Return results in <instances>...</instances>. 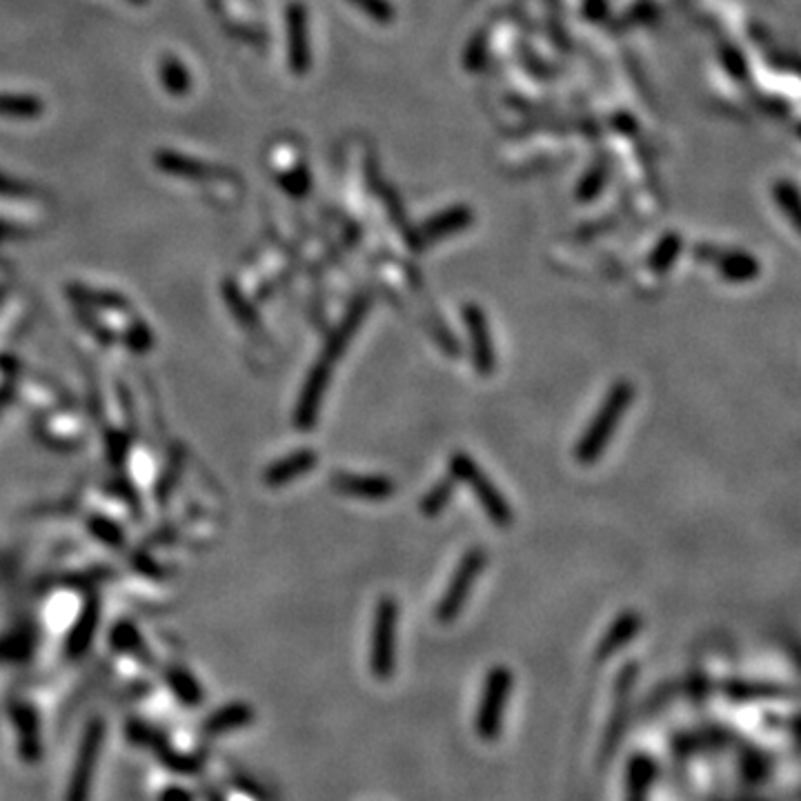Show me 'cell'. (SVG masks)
Returning <instances> with one entry per match:
<instances>
[{
    "label": "cell",
    "mask_w": 801,
    "mask_h": 801,
    "mask_svg": "<svg viewBox=\"0 0 801 801\" xmlns=\"http://www.w3.org/2000/svg\"><path fill=\"white\" fill-rule=\"evenodd\" d=\"M657 764L648 755H632L626 775V801H648L655 784Z\"/></svg>",
    "instance_id": "4fadbf2b"
},
{
    "label": "cell",
    "mask_w": 801,
    "mask_h": 801,
    "mask_svg": "<svg viewBox=\"0 0 801 801\" xmlns=\"http://www.w3.org/2000/svg\"><path fill=\"white\" fill-rule=\"evenodd\" d=\"M454 490H457V481H454L452 474L450 477H443L434 483V486L425 492L419 501V510L423 517H428V519L439 517V514L450 506Z\"/></svg>",
    "instance_id": "e0dca14e"
},
{
    "label": "cell",
    "mask_w": 801,
    "mask_h": 801,
    "mask_svg": "<svg viewBox=\"0 0 801 801\" xmlns=\"http://www.w3.org/2000/svg\"><path fill=\"white\" fill-rule=\"evenodd\" d=\"M103 737H105V728H103L101 719H94L92 724H87L85 735L81 739V746H78V753L74 759L72 775H69L65 801H89L92 799V788H94V777H96V768H98V757H101Z\"/></svg>",
    "instance_id": "8992f818"
},
{
    "label": "cell",
    "mask_w": 801,
    "mask_h": 801,
    "mask_svg": "<svg viewBox=\"0 0 801 801\" xmlns=\"http://www.w3.org/2000/svg\"><path fill=\"white\" fill-rule=\"evenodd\" d=\"M641 628H644V617H641L637 610L619 612V615L612 619L608 630L601 635L595 650V659L606 661L610 657H615L619 650L626 648L630 641L639 635Z\"/></svg>",
    "instance_id": "8fae6325"
},
{
    "label": "cell",
    "mask_w": 801,
    "mask_h": 801,
    "mask_svg": "<svg viewBox=\"0 0 801 801\" xmlns=\"http://www.w3.org/2000/svg\"><path fill=\"white\" fill-rule=\"evenodd\" d=\"M332 486L348 497L363 501H388L397 494V483L383 474L336 472L332 474Z\"/></svg>",
    "instance_id": "9c48e42d"
},
{
    "label": "cell",
    "mask_w": 801,
    "mask_h": 801,
    "mask_svg": "<svg viewBox=\"0 0 801 801\" xmlns=\"http://www.w3.org/2000/svg\"><path fill=\"white\" fill-rule=\"evenodd\" d=\"M514 686V675L508 666H492L483 681V690L474 712V733L481 741H497L503 733V721Z\"/></svg>",
    "instance_id": "277c9868"
},
{
    "label": "cell",
    "mask_w": 801,
    "mask_h": 801,
    "mask_svg": "<svg viewBox=\"0 0 801 801\" xmlns=\"http://www.w3.org/2000/svg\"><path fill=\"white\" fill-rule=\"evenodd\" d=\"M330 374H332V363L328 359L319 361L312 368L308 381L303 385L299 405H296V425H299V430H310L316 423L325 390H328L330 385Z\"/></svg>",
    "instance_id": "30bf717a"
},
{
    "label": "cell",
    "mask_w": 801,
    "mask_h": 801,
    "mask_svg": "<svg viewBox=\"0 0 801 801\" xmlns=\"http://www.w3.org/2000/svg\"><path fill=\"white\" fill-rule=\"evenodd\" d=\"M632 401H635V385L630 381L621 379L610 385V390L606 397H603L595 417H592L588 428L583 430L577 441L575 457L581 466H595L601 454L608 450V445L617 432V425L623 417H626Z\"/></svg>",
    "instance_id": "6da1fadb"
},
{
    "label": "cell",
    "mask_w": 801,
    "mask_h": 801,
    "mask_svg": "<svg viewBox=\"0 0 801 801\" xmlns=\"http://www.w3.org/2000/svg\"><path fill=\"white\" fill-rule=\"evenodd\" d=\"M726 699L735 704H759V701H779L788 699L793 690L775 684V681H757V679H730L724 686Z\"/></svg>",
    "instance_id": "7c38bea8"
},
{
    "label": "cell",
    "mask_w": 801,
    "mask_h": 801,
    "mask_svg": "<svg viewBox=\"0 0 801 801\" xmlns=\"http://www.w3.org/2000/svg\"><path fill=\"white\" fill-rule=\"evenodd\" d=\"M488 566V552L486 548L474 546L470 548L466 555H463L454 568L452 577L445 586L443 595L437 601V608H434V619L443 626H448L454 619H457L474 590V583L483 575V570Z\"/></svg>",
    "instance_id": "5b68a950"
},
{
    "label": "cell",
    "mask_w": 801,
    "mask_h": 801,
    "mask_svg": "<svg viewBox=\"0 0 801 801\" xmlns=\"http://www.w3.org/2000/svg\"><path fill=\"white\" fill-rule=\"evenodd\" d=\"M170 684H172V688L176 692V697L181 699L183 704L199 706L203 701L199 684H194V681L187 675H183V672H174V675L170 677Z\"/></svg>",
    "instance_id": "ac0fdd59"
},
{
    "label": "cell",
    "mask_w": 801,
    "mask_h": 801,
    "mask_svg": "<svg viewBox=\"0 0 801 801\" xmlns=\"http://www.w3.org/2000/svg\"><path fill=\"white\" fill-rule=\"evenodd\" d=\"M637 677H639L637 661H628V664L621 666L617 681H615V704H612V715H610L606 733H603V741H601L599 764H608L612 755L617 753L623 735H626L632 688H635V684H637Z\"/></svg>",
    "instance_id": "52a82bcc"
},
{
    "label": "cell",
    "mask_w": 801,
    "mask_h": 801,
    "mask_svg": "<svg viewBox=\"0 0 801 801\" xmlns=\"http://www.w3.org/2000/svg\"><path fill=\"white\" fill-rule=\"evenodd\" d=\"M450 474L457 483H463L472 494L474 499L479 501V506L486 512V517L494 523L497 528H510L514 523V512L510 508L508 499L503 497V492L494 486L492 479L488 477L483 468H479V463L474 461L468 452L457 450L452 452V457L448 461Z\"/></svg>",
    "instance_id": "7a4b0ae2"
},
{
    "label": "cell",
    "mask_w": 801,
    "mask_h": 801,
    "mask_svg": "<svg viewBox=\"0 0 801 801\" xmlns=\"http://www.w3.org/2000/svg\"><path fill=\"white\" fill-rule=\"evenodd\" d=\"M161 801H192V795L185 788H167Z\"/></svg>",
    "instance_id": "d6986e66"
},
{
    "label": "cell",
    "mask_w": 801,
    "mask_h": 801,
    "mask_svg": "<svg viewBox=\"0 0 801 801\" xmlns=\"http://www.w3.org/2000/svg\"><path fill=\"white\" fill-rule=\"evenodd\" d=\"M316 466V454L312 450H301L294 452L292 457L283 459L276 463V466L267 472V479H270L272 486H279V483H288L299 474L310 472Z\"/></svg>",
    "instance_id": "2e32d148"
},
{
    "label": "cell",
    "mask_w": 801,
    "mask_h": 801,
    "mask_svg": "<svg viewBox=\"0 0 801 801\" xmlns=\"http://www.w3.org/2000/svg\"><path fill=\"white\" fill-rule=\"evenodd\" d=\"M254 721V710L245 704H230L221 708L219 712L205 721L203 733L207 737H221L225 733H232V730H239Z\"/></svg>",
    "instance_id": "9a60e30c"
},
{
    "label": "cell",
    "mask_w": 801,
    "mask_h": 801,
    "mask_svg": "<svg viewBox=\"0 0 801 801\" xmlns=\"http://www.w3.org/2000/svg\"><path fill=\"white\" fill-rule=\"evenodd\" d=\"M365 312H368V303H365V301H359V303L352 305V308L348 310V314H345V319L341 321L339 328L334 330V334L330 336L328 343H325L323 359H328L330 363H334L336 359H341L343 352L348 350V345L352 341L354 332L361 328V323L365 319Z\"/></svg>",
    "instance_id": "5bb4252c"
},
{
    "label": "cell",
    "mask_w": 801,
    "mask_h": 801,
    "mask_svg": "<svg viewBox=\"0 0 801 801\" xmlns=\"http://www.w3.org/2000/svg\"><path fill=\"white\" fill-rule=\"evenodd\" d=\"M463 323H466V330L470 336L472 368L479 374V377L488 379V377H492L494 370H497V352H494L488 316L479 308V305L470 303L463 308Z\"/></svg>",
    "instance_id": "ba28073f"
},
{
    "label": "cell",
    "mask_w": 801,
    "mask_h": 801,
    "mask_svg": "<svg viewBox=\"0 0 801 801\" xmlns=\"http://www.w3.org/2000/svg\"><path fill=\"white\" fill-rule=\"evenodd\" d=\"M399 601L385 595L377 601L370 632V672L379 681H390L397 675L399 655Z\"/></svg>",
    "instance_id": "3957f363"
}]
</instances>
